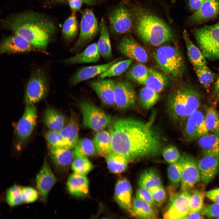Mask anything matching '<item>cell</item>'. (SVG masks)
<instances>
[{"mask_svg":"<svg viewBox=\"0 0 219 219\" xmlns=\"http://www.w3.org/2000/svg\"><path fill=\"white\" fill-rule=\"evenodd\" d=\"M69 5L73 11L79 10L83 4L82 0H68Z\"/></svg>","mask_w":219,"mask_h":219,"instance_id":"cell-57","label":"cell"},{"mask_svg":"<svg viewBox=\"0 0 219 219\" xmlns=\"http://www.w3.org/2000/svg\"><path fill=\"white\" fill-rule=\"evenodd\" d=\"M56 179L48 162L45 161L37 174L36 183L40 199L45 201L50 191L56 182Z\"/></svg>","mask_w":219,"mask_h":219,"instance_id":"cell-18","label":"cell"},{"mask_svg":"<svg viewBox=\"0 0 219 219\" xmlns=\"http://www.w3.org/2000/svg\"><path fill=\"white\" fill-rule=\"evenodd\" d=\"M148 190L158 205L162 204L164 203L166 195L163 186L153 188Z\"/></svg>","mask_w":219,"mask_h":219,"instance_id":"cell-51","label":"cell"},{"mask_svg":"<svg viewBox=\"0 0 219 219\" xmlns=\"http://www.w3.org/2000/svg\"><path fill=\"white\" fill-rule=\"evenodd\" d=\"M78 31L77 18L75 14L73 13L64 22L62 28V33L66 40L70 41L77 36Z\"/></svg>","mask_w":219,"mask_h":219,"instance_id":"cell-41","label":"cell"},{"mask_svg":"<svg viewBox=\"0 0 219 219\" xmlns=\"http://www.w3.org/2000/svg\"><path fill=\"white\" fill-rule=\"evenodd\" d=\"M119 61L120 59H116L106 64L82 67L71 77L69 80L70 85L71 86H74L82 82L100 75L113 64Z\"/></svg>","mask_w":219,"mask_h":219,"instance_id":"cell-19","label":"cell"},{"mask_svg":"<svg viewBox=\"0 0 219 219\" xmlns=\"http://www.w3.org/2000/svg\"><path fill=\"white\" fill-rule=\"evenodd\" d=\"M167 173L169 178L173 184H177L181 182V168L179 161L170 164L168 167Z\"/></svg>","mask_w":219,"mask_h":219,"instance_id":"cell-49","label":"cell"},{"mask_svg":"<svg viewBox=\"0 0 219 219\" xmlns=\"http://www.w3.org/2000/svg\"><path fill=\"white\" fill-rule=\"evenodd\" d=\"M100 34L97 43L98 48L104 58L109 60L113 56L108 27L105 20L102 18L99 24Z\"/></svg>","mask_w":219,"mask_h":219,"instance_id":"cell-26","label":"cell"},{"mask_svg":"<svg viewBox=\"0 0 219 219\" xmlns=\"http://www.w3.org/2000/svg\"><path fill=\"white\" fill-rule=\"evenodd\" d=\"M43 122L50 130L59 131L64 127L65 120L64 116L57 110L48 108L44 113Z\"/></svg>","mask_w":219,"mask_h":219,"instance_id":"cell-33","label":"cell"},{"mask_svg":"<svg viewBox=\"0 0 219 219\" xmlns=\"http://www.w3.org/2000/svg\"><path fill=\"white\" fill-rule=\"evenodd\" d=\"M132 207L135 216L144 219L156 218L157 212L155 208L136 196L133 199Z\"/></svg>","mask_w":219,"mask_h":219,"instance_id":"cell-31","label":"cell"},{"mask_svg":"<svg viewBox=\"0 0 219 219\" xmlns=\"http://www.w3.org/2000/svg\"><path fill=\"white\" fill-rule=\"evenodd\" d=\"M193 34L206 58L219 60V21L211 25H205L195 29Z\"/></svg>","mask_w":219,"mask_h":219,"instance_id":"cell-6","label":"cell"},{"mask_svg":"<svg viewBox=\"0 0 219 219\" xmlns=\"http://www.w3.org/2000/svg\"><path fill=\"white\" fill-rule=\"evenodd\" d=\"M109 20L111 32L114 36L128 32L131 29L133 24L130 12L123 4L118 5L112 10Z\"/></svg>","mask_w":219,"mask_h":219,"instance_id":"cell-12","label":"cell"},{"mask_svg":"<svg viewBox=\"0 0 219 219\" xmlns=\"http://www.w3.org/2000/svg\"><path fill=\"white\" fill-rule=\"evenodd\" d=\"M135 12V31L144 43L153 46H158L172 39V30L160 18L142 10Z\"/></svg>","mask_w":219,"mask_h":219,"instance_id":"cell-3","label":"cell"},{"mask_svg":"<svg viewBox=\"0 0 219 219\" xmlns=\"http://www.w3.org/2000/svg\"><path fill=\"white\" fill-rule=\"evenodd\" d=\"M154 56L158 67L169 76L175 79L182 77L184 71V61L177 47L169 45L160 46Z\"/></svg>","mask_w":219,"mask_h":219,"instance_id":"cell-5","label":"cell"},{"mask_svg":"<svg viewBox=\"0 0 219 219\" xmlns=\"http://www.w3.org/2000/svg\"><path fill=\"white\" fill-rule=\"evenodd\" d=\"M93 141L96 151L99 154L106 156L112 152L111 137L109 131L105 130L98 131Z\"/></svg>","mask_w":219,"mask_h":219,"instance_id":"cell-30","label":"cell"},{"mask_svg":"<svg viewBox=\"0 0 219 219\" xmlns=\"http://www.w3.org/2000/svg\"><path fill=\"white\" fill-rule=\"evenodd\" d=\"M201 95L197 89L189 84L182 85L169 95L167 110L171 120L175 124L181 125L192 113L198 109Z\"/></svg>","mask_w":219,"mask_h":219,"instance_id":"cell-4","label":"cell"},{"mask_svg":"<svg viewBox=\"0 0 219 219\" xmlns=\"http://www.w3.org/2000/svg\"><path fill=\"white\" fill-rule=\"evenodd\" d=\"M65 148H57L49 145V153L51 158L57 166L65 167L69 165L74 158L73 151Z\"/></svg>","mask_w":219,"mask_h":219,"instance_id":"cell-29","label":"cell"},{"mask_svg":"<svg viewBox=\"0 0 219 219\" xmlns=\"http://www.w3.org/2000/svg\"><path fill=\"white\" fill-rule=\"evenodd\" d=\"M115 82L109 79H102L92 81L89 85L105 105H115L114 90Z\"/></svg>","mask_w":219,"mask_h":219,"instance_id":"cell-20","label":"cell"},{"mask_svg":"<svg viewBox=\"0 0 219 219\" xmlns=\"http://www.w3.org/2000/svg\"><path fill=\"white\" fill-rule=\"evenodd\" d=\"M162 153L164 159L170 164L178 162L181 156L176 147L171 144L164 147Z\"/></svg>","mask_w":219,"mask_h":219,"instance_id":"cell-47","label":"cell"},{"mask_svg":"<svg viewBox=\"0 0 219 219\" xmlns=\"http://www.w3.org/2000/svg\"><path fill=\"white\" fill-rule=\"evenodd\" d=\"M202 213L209 217H219V204L214 203L203 207L201 210Z\"/></svg>","mask_w":219,"mask_h":219,"instance_id":"cell-53","label":"cell"},{"mask_svg":"<svg viewBox=\"0 0 219 219\" xmlns=\"http://www.w3.org/2000/svg\"><path fill=\"white\" fill-rule=\"evenodd\" d=\"M218 71L219 74L215 82L211 96V100L214 104H217L219 101V68Z\"/></svg>","mask_w":219,"mask_h":219,"instance_id":"cell-55","label":"cell"},{"mask_svg":"<svg viewBox=\"0 0 219 219\" xmlns=\"http://www.w3.org/2000/svg\"><path fill=\"white\" fill-rule=\"evenodd\" d=\"M204 195L201 191H194L190 195L189 212H200L203 208Z\"/></svg>","mask_w":219,"mask_h":219,"instance_id":"cell-48","label":"cell"},{"mask_svg":"<svg viewBox=\"0 0 219 219\" xmlns=\"http://www.w3.org/2000/svg\"><path fill=\"white\" fill-rule=\"evenodd\" d=\"M190 193L181 191L171 197L167 209L164 213L165 219H184L189 212Z\"/></svg>","mask_w":219,"mask_h":219,"instance_id":"cell-14","label":"cell"},{"mask_svg":"<svg viewBox=\"0 0 219 219\" xmlns=\"http://www.w3.org/2000/svg\"><path fill=\"white\" fill-rule=\"evenodd\" d=\"M59 131L67 148L70 149L74 148L79 141L78 127L75 121L71 120Z\"/></svg>","mask_w":219,"mask_h":219,"instance_id":"cell-36","label":"cell"},{"mask_svg":"<svg viewBox=\"0 0 219 219\" xmlns=\"http://www.w3.org/2000/svg\"><path fill=\"white\" fill-rule=\"evenodd\" d=\"M9 26L15 34L23 37L35 48L42 51L45 50L50 36L55 30L49 20L32 13L15 16L11 20Z\"/></svg>","mask_w":219,"mask_h":219,"instance_id":"cell-2","label":"cell"},{"mask_svg":"<svg viewBox=\"0 0 219 219\" xmlns=\"http://www.w3.org/2000/svg\"><path fill=\"white\" fill-rule=\"evenodd\" d=\"M148 68L141 63L133 65L127 74L129 79L137 83L144 85L148 78Z\"/></svg>","mask_w":219,"mask_h":219,"instance_id":"cell-40","label":"cell"},{"mask_svg":"<svg viewBox=\"0 0 219 219\" xmlns=\"http://www.w3.org/2000/svg\"><path fill=\"white\" fill-rule=\"evenodd\" d=\"M159 93L145 86L141 89L139 95L140 103L145 109L152 108L158 101Z\"/></svg>","mask_w":219,"mask_h":219,"instance_id":"cell-37","label":"cell"},{"mask_svg":"<svg viewBox=\"0 0 219 219\" xmlns=\"http://www.w3.org/2000/svg\"><path fill=\"white\" fill-rule=\"evenodd\" d=\"M82 123L86 127L99 131L109 125L112 122L110 117L100 108L87 101L80 103Z\"/></svg>","mask_w":219,"mask_h":219,"instance_id":"cell-8","label":"cell"},{"mask_svg":"<svg viewBox=\"0 0 219 219\" xmlns=\"http://www.w3.org/2000/svg\"><path fill=\"white\" fill-rule=\"evenodd\" d=\"M74 155L72 168L75 172L85 175L93 168V165L87 157L77 154Z\"/></svg>","mask_w":219,"mask_h":219,"instance_id":"cell-42","label":"cell"},{"mask_svg":"<svg viewBox=\"0 0 219 219\" xmlns=\"http://www.w3.org/2000/svg\"><path fill=\"white\" fill-rule=\"evenodd\" d=\"M109 170L112 172L119 174L125 171L129 162L124 157L113 152L106 156Z\"/></svg>","mask_w":219,"mask_h":219,"instance_id":"cell-35","label":"cell"},{"mask_svg":"<svg viewBox=\"0 0 219 219\" xmlns=\"http://www.w3.org/2000/svg\"><path fill=\"white\" fill-rule=\"evenodd\" d=\"M98 23L92 11L85 9L81 12L80 30L77 40L71 50L77 54L96 36L99 30Z\"/></svg>","mask_w":219,"mask_h":219,"instance_id":"cell-7","label":"cell"},{"mask_svg":"<svg viewBox=\"0 0 219 219\" xmlns=\"http://www.w3.org/2000/svg\"><path fill=\"white\" fill-rule=\"evenodd\" d=\"M21 188L14 185L8 190L6 194V200L8 204L14 206L20 204L22 202L21 196Z\"/></svg>","mask_w":219,"mask_h":219,"instance_id":"cell-46","label":"cell"},{"mask_svg":"<svg viewBox=\"0 0 219 219\" xmlns=\"http://www.w3.org/2000/svg\"><path fill=\"white\" fill-rule=\"evenodd\" d=\"M203 214H201L200 212H189V213L186 216L184 219H202L204 218V217L203 216Z\"/></svg>","mask_w":219,"mask_h":219,"instance_id":"cell-59","label":"cell"},{"mask_svg":"<svg viewBox=\"0 0 219 219\" xmlns=\"http://www.w3.org/2000/svg\"><path fill=\"white\" fill-rule=\"evenodd\" d=\"M182 134L188 141L198 140L209 133L207 128L205 114L197 109L190 115L182 122Z\"/></svg>","mask_w":219,"mask_h":219,"instance_id":"cell-10","label":"cell"},{"mask_svg":"<svg viewBox=\"0 0 219 219\" xmlns=\"http://www.w3.org/2000/svg\"><path fill=\"white\" fill-rule=\"evenodd\" d=\"M181 168V190L189 191L201 179L197 163L195 158L184 153L179 160Z\"/></svg>","mask_w":219,"mask_h":219,"instance_id":"cell-11","label":"cell"},{"mask_svg":"<svg viewBox=\"0 0 219 219\" xmlns=\"http://www.w3.org/2000/svg\"><path fill=\"white\" fill-rule=\"evenodd\" d=\"M60 2H64L68 0H58ZM83 3L88 5L93 6L100 4L107 0H82Z\"/></svg>","mask_w":219,"mask_h":219,"instance_id":"cell-58","label":"cell"},{"mask_svg":"<svg viewBox=\"0 0 219 219\" xmlns=\"http://www.w3.org/2000/svg\"><path fill=\"white\" fill-rule=\"evenodd\" d=\"M21 196L23 202L30 203L35 201L37 199L38 194L34 189L29 187L21 188Z\"/></svg>","mask_w":219,"mask_h":219,"instance_id":"cell-50","label":"cell"},{"mask_svg":"<svg viewBox=\"0 0 219 219\" xmlns=\"http://www.w3.org/2000/svg\"><path fill=\"white\" fill-rule=\"evenodd\" d=\"M133 60L128 58L119 61L113 64L108 69L99 75L100 79L119 76L124 73L131 65Z\"/></svg>","mask_w":219,"mask_h":219,"instance_id":"cell-38","label":"cell"},{"mask_svg":"<svg viewBox=\"0 0 219 219\" xmlns=\"http://www.w3.org/2000/svg\"><path fill=\"white\" fill-rule=\"evenodd\" d=\"M112 152L129 162L158 154L162 141L151 122L131 118H117L109 124Z\"/></svg>","mask_w":219,"mask_h":219,"instance_id":"cell-1","label":"cell"},{"mask_svg":"<svg viewBox=\"0 0 219 219\" xmlns=\"http://www.w3.org/2000/svg\"><path fill=\"white\" fill-rule=\"evenodd\" d=\"M205 122L209 133L219 134V111L212 107L205 109Z\"/></svg>","mask_w":219,"mask_h":219,"instance_id":"cell-39","label":"cell"},{"mask_svg":"<svg viewBox=\"0 0 219 219\" xmlns=\"http://www.w3.org/2000/svg\"><path fill=\"white\" fill-rule=\"evenodd\" d=\"M138 183L140 187L148 190L162 186L158 172L152 168L147 169L142 172L139 178Z\"/></svg>","mask_w":219,"mask_h":219,"instance_id":"cell-34","label":"cell"},{"mask_svg":"<svg viewBox=\"0 0 219 219\" xmlns=\"http://www.w3.org/2000/svg\"><path fill=\"white\" fill-rule=\"evenodd\" d=\"M194 68L200 83L205 89H208L215 79L214 73L207 65Z\"/></svg>","mask_w":219,"mask_h":219,"instance_id":"cell-43","label":"cell"},{"mask_svg":"<svg viewBox=\"0 0 219 219\" xmlns=\"http://www.w3.org/2000/svg\"><path fill=\"white\" fill-rule=\"evenodd\" d=\"M217 218L219 219V217H218Z\"/></svg>","mask_w":219,"mask_h":219,"instance_id":"cell-60","label":"cell"},{"mask_svg":"<svg viewBox=\"0 0 219 219\" xmlns=\"http://www.w3.org/2000/svg\"><path fill=\"white\" fill-rule=\"evenodd\" d=\"M132 186L127 179L121 178L117 180L115 188V200L121 208L135 216L132 210Z\"/></svg>","mask_w":219,"mask_h":219,"instance_id":"cell-17","label":"cell"},{"mask_svg":"<svg viewBox=\"0 0 219 219\" xmlns=\"http://www.w3.org/2000/svg\"><path fill=\"white\" fill-rule=\"evenodd\" d=\"M44 136L50 146L54 147L68 148L59 131L49 130L45 133Z\"/></svg>","mask_w":219,"mask_h":219,"instance_id":"cell-45","label":"cell"},{"mask_svg":"<svg viewBox=\"0 0 219 219\" xmlns=\"http://www.w3.org/2000/svg\"><path fill=\"white\" fill-rule=\"evenodd\" d=\"M35 48L25 38L14 34L3 40L0 46L1 54H14L31 51Z\"/></svg>","mask_w":219,"mask_h":219,"instance_id":"cell-22","label":"cell"},{"mask_svg":"<svg viewBox=\"0 0 219 219\" xmlns=\"http://www.w3.org/2000/svg\"><path fill=\"white\" fill-rule=\"evenodd\" d=\"M219 14V1L217 0H205L197 11L189 18L193 24L203 23L212 19Z\"/></svg>","mask_w":219,"mask_h":219,"instance_id":"cell-23","label":"cell"},{"mask_svg":"<svg viewBox=\"0 0 219 219\" xmlns=\"http://www.w3.org/2000/svg\"><path fill=\"white\" fill-rule=\"evenodd\" d=\"M168 80L163 74L151 68H148V75L145 86L159 93L167 85Z\"/></svg>","mask_w":219,"mask_h":219,"instance_id":"cell-32","label":"cell"},{"mask_svg":"<svg viewBox=\"0 0 219 219\" xmlns=\"http://www.w3.org/2000/svg\"><path fill=\"white\" fill-rule=\"evenodd\" d=\"M203 183L207 185L219 172V157L203 155L197 163Z\"/></svg>","mask_w":219,"mask_h":219,"instance_id":"cell-21","label":"cell"},{"mask_svg":"<svg viewBox=\"0 0 219 219\" xmlns=\"http://www.w3.org/2000/svg\"><path fill=\"white\" fill-rule=\"evenodd\" d=\"M183 37L189 60L194 68L207 65V61L201 50L192 42L185 30L183 32Z\"/></svg>","mask_w":219,"mask_h":219,"instance_id":"cell-28","label":"cell"},{"mask_svg":"<svg viewBox=\"0 0 219 219\" xmlns=\"http://www.w3.org/2000/svg\"><path fill=\"white\" fill-rule=\"evenodd\" d=\"M205 0H189V5L190 9L196 11L202 6Z\"/></svg>","mask_w":219,"mask_h":219,"instance_id":"cell-56","label":"cell"},{"mask_svg":"<svg viewBox=\"0 0 219 219\" xmlns=\"http://www.w3.org/2000/svg\"><path fill=\"white\" fill-rule=\"evenodd\" d=\"M205 195L214 203L219 204V188L209 190L205 193Z\"/></svg>","mask_w":219,"mask_h":219,"instance_id":"cell-54","label":"cell"},{"mask_svg":"<svg viewBox=\"0 0 219 219\" xmlns=\"http://www.w3.org/2000/svg\"><path fill=\"white\" fill-rule=\"evenodd\" d=\"M96 151L93 141L85 138L79 140L74 148L73 153L87 157L94 155Z\"/></svg>","mask_w":219,"mask_h":219,"instance_id":"cell-44","label":"cell"},{"mask_svg":"<svg viewBox=\"0 0 219 219\" xmlns=\"http://www.w3.org/2000/svg\"><path fill=\"white\" fill-rule=\"evenodd\" d=\"M48 84L44 71L38 68L31 73L25 92L24 102L26 105H34L43 99L48 91Z\"/></svg>","mask_w":219,"mask_h":219,"instance_id":"cell-9","label":"cell"},{"mask_svg":"<svg viewBox=\"0 0 219 219\" xmlns=\"http://www.w3.org/2000/svg\"><path fill=\"white\" fill-rule=\"evenodd\" d=\"M97 43H93L89 45L83 51L70 58L63 62L68 64H74L96 62L100 57Z\"/></svg>","mask_w":219,"mask_h":219,"instance_id":"cell-25","label":"cell"},{"mask_svg":"<svg viewBox=\"0 0 219 219\" xmlns=\"http://www.w3.org/2000/svg\"><path fill=\"white\" fill-rule=\"evenodd\" d=\"M136 95L133 85L127 81L115 82L114 90L115 105L120 109H127L135 105Z\"/></svg>","mask_w":219,"mask_h":219,"instance_id":"cell-15","label":"cell"},{"mask_svg":"<svg viewBox=\"0 0 219 219\" xmlns=\"http://www.w3.org/2000/svg\"><path fill=\"white\" fill-rule=\"evenodd\" d=\"M117 48L122 54L140 63L146 62L148 60L146 51L130 35L124 36L118 44Z\"/></svg>","mask_w":219,"mask_h":219,"instance_id":"cell-16","label":"cell"},{"mask_svg":"<svg viewBox=\"0 0 219 219\" xmlns=\"http://www.w3.org/2000/svg\"><path fill=\"white\" fill-rule=\"evenodd\" d=\"M136 197L155 208L158 206L150 195L148 190L140 187L137 190Z\"/></svg>","mask_w":219,"mask_h":219,"instance_id":"cell-52","label":"cell"},{"mask_svg":"<svg viewBox=\"0 0 219 219\" xmlns=\"http://www.w3.org/2000/svg\"><path fill=\"white\" fill-rule=\"evenodd\" d=\"M37 110L34 105H26L23 113L16 129L18 144H25L30 137L36 125Z\"/></svg>","mask_w":219,"mask_h":219,"instance_id":"cell-13","label":"cell"},{"mask_svg":"<svg viewBox=\"0 0 219 219\" xmlns=\"http://www.w3.org/2000/svg\"><path fill=\"white\" fill-rule=\"evenodd\" d=\"M203 155L219 157V134L209 133L198 140Z\"/></svg>","mask_w":219,"mask_h":219,"instance_id":"cell-27","label":"cell"},{"mask_svg":"<svg viewBox=\"0 0 219 219\" xmlns=\"http://www.w3.org/2000/svg\"><path fill=\"white\" fill-rule=\"evenodd\" d=\"M85 175L75 172L69 177L67 187L69 192L75 196H87L89 193V182Z\"/></svg>","mask_w":219,"mask_h":219,"instance_id":"cell-24","label":"cell"}]
</instances>
